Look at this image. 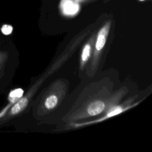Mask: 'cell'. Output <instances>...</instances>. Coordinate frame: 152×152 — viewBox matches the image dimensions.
Instances as JSON below:
<instances>
[{
    "label": "cell",
    "instance_id": "277c9868",
    "mask_svg": "<svg viewBox=\"0 0 152 152\" xmlns=\"http://www.w3.org/2000/svg\"><path fill=\"white\" fill-rule=\"evenodd\" d=\"M105 108V103L101 100H96L91 103L87 108V113L94 116L102 113Z\"/></svg>",
    "mask_w": 152,
    "mask_h": 152
},
{
    "label": "cell",
    "instance_id": "7a4b0ae2",
    "mask_svg": "<svg viewBox=\"0 0 152 152\" xmlns=\"http://www.w3.org/2000/svg\"><path fill=\"white\" fill-rule=\"evenodd\" d=\"M28 100V99L25 97L21 99H19L17 100V103L14 104V105L11 107L10 112L7 115L6 118H4L3 121H2V123L5 122V121L7 120V119H9L10 117L18 114L19 112H20L21 110H23L27 105Z\"/></svg>",
    "mask_w": 152,
    "mask_h": 152
},
{
    "label": "cell",
    "instance_id": "3957f363",
    "mask_svg": "<svg viewBox=\"0 0 152 152\" xmlns=\"http://www.w3.org/2000/svg\"><path fill=\"white\" fill-rule=\"evenodd\" d=\"M109 24H107L104 27H103L99 31L97 40H96V52L100 51L104 46L106 40V36L107 35L108 30H109Z\"/></svg>",
    "mask_w": 152,
    "mask_h": 152
},
{
    "label": "cell",
    "instance_id": "ba28073f",
    "mask_svg": "<svg viewBox=\"0 0 152 152\" xmlns=\"http://www.w3.org/2000/svg\"><path fill=\"white\" fill-rule=\"evenodd\" d=\"M12 27L11 25L4 24L1 27V31L4 34L8 35L10 34L12 31Z\"/></svg>",
    "mask_w": 152,
    "mask_h": 152
},
{
    "label": "cell",
    "instance_id": "5b68a950",
    "mask_svg": "<svg viewBox=\"0 0 152 152\" xmlns=\"http://www.w3.org/2000/svg\"><path fill=\"white\" fill-rule=\"evenodd\" d=\"M58 99L57 96L54 94L50 95L48 96L45 102V106L48 109H53L57 104Z\"/></svg>",
    "mask_w": 152,
    "mask_h": 152
},
{
    "label": "cell",
    "instance_id": "9c48e42d",
    "mask_svg": "<svg viewBox=\"0 0 152 152\" xmlns=\"http://www.w3.org/2000/svg\"><path fill=\"white\" fill-rule=\"evenodd\" d=\"M75 1H77V2H83V1H84L85 0H75Z\"/></svg>",
    "mask_w": 152,
    "mask_h": 152
},
{
    "label": "cell",
    "instance_id": "8992f818",
    "mask_svg": "<svg viewBox=\"0 0 152 152\" xmlns=\"http://www.w3.org/2000/svg\"><path fill=\"white\" fill-rule=\"evenodd\" d=\"M23 90L21 88H17L11 91L9 94V99L12 103L18 100L23 94Z\"/></svg>",
    "mask_w": 152,
    "mask_h": 152
},
{
    "label": "cell",
    "instance_id": "52a82bcc",
    "mask_svg": "<svg viewBox=\"0 0 152 152\" xmlns=\"http://www.w3.org/2000/svg\"><path fill=\"white\" fill-rule=\"evenodd\" d=\"M90 52H91V46L89 43H88L84 46L83 50V52L81 55V61L83 62H84L88 59L90 54Z\"/></svg>",
    "mask_w": 152,
    "mask_h": 152
},
{
    "label": "cell",
    "instance_id": "30bf717a",
    "mask_svg": "<svg viewBox=\"0 0 152 152\" xmlns=\"http://www.w3.org/2000/svg\"><path fill=\"white\" fill-rule=\"evenodd\" d=\"M140 1H144V0H140Z\"/></svg>",
    "mask_w": 152,
    "mask_h": 152
},
{
    "label": "cell",
    "instance_id": "6da1fadb",
    "mask_svg": "<svg viewBox=\"0 0 152 152\" xmlns=\"http://www.w3.org/2000/svg\"><path fill=\"white\" fill-rule=\"evenodd\" d=\"M60 7L62 13L66 15H74L80 9L78 2L75 0H61Z\"/></svg>",
    "mask_w": 152,
    "mask_h": 152
}]
</instances>
